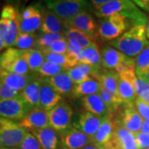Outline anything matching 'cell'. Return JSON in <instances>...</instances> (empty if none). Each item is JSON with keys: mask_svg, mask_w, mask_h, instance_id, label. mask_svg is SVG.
Returning a JSON list of instances; mask_svg holds the SVG:
<instances>
[{"mask_svg": "<svg viewBox=\"0 0 149 149\" xmlns=\"http://www.w3.org/2000/svg\"><path fill=\"white\" fill-rule=\"evenodd\" d=\"M149 43L147 39L146 26L135 25L121 37L111 41L110 45L129 57L137 56Z\"/></svg>", "mask_w": 149, "mask_h": 149, "instance_id": "obj_1", "label": "cell"}, {"mask_svg": "<svg viewBox=\"0 0 149 149\" xmlns=\"http://www.w3.org/2000/svg\"><path fill=\"white\" fill-rule=\"evenodd\" d=\"M117 13L127 17L134 25L147 26L148 22L146 14L139 9L132 0L113 1L95 11V14L100 18H104Z\"/></svg>", "mask_w": 149, "mask_h": 149, "instance_id": "obj_2", "label": "cell"}, {"mask_svg": "<svg viewBox=\"0 0 149 149\" xmlns=\"http://www.w3.org/2000/svg\"><path fill=\"white\" fill-rule=\"evenodd\" d=\"M135 26L132 22L121 14H113L104 18H102L98 25V36L103 40L113 41L129 28Z\"/></svg>", "mask_w": 149, "mask_h": 149, "instance_id": "obj_3", "label": "cell"}, {"mask_svg": "<svg viewBox=\"0 0 149 149\" xmlns=\"http://www.w3.org/2000/svg\"><path fill=\"white\" fill-rule=\"evenodd\" d=\"M45 3L63 22L69 21L83 11L91 9V4L87 0H52Z\"/></svg>", "mask_w": 149, "mask_h": 149, "instance_id": "obj_4", "label": "cell"}, {"mask_svg": "<svg viewBox=\"0 0 149 149\" xmlns=\"http://www.w3.org/2000/svg\"><path fill=\"white\" fill-rule=\"evenodd\" d=\"M28 129L8 118L0 119V145L8 148L17 149L26 138Z\"/></svg>", "mask_w": 149, "mask_h": 149, "instance_id": "obj_5", "label": "cell"}, {"mask_svg": "<svg viewBox=\"0 0 149 149\" xmlns=\"http://www.w3.org/2000/svg\"><path fill=\"white\" fill-rule=\"evenodd\" d=\"M73 109L65 100H61L57 105L48 111L49 126L56 132H62L72 127Z\"/></svg>", "mask_w": 149, "mask_h": 149, "instance_id": "obj_6", "label": "cell"}, {"mask_svg": "<svg viewBox=\"0 0 149 149\" xmlns=\"http://www.w3.org/2000/svg\"><path fill=\"white\" fill-rule=\"evenodd\" d=\"M1 70L20 74H30L29 66L22 57L21 50L10 47L2 52L0 58Z\"/></svg>", "mask_w": 149, "mask_h": 149, "instance_id": "obj_7", "label": "cell"}, {"mask_svg": "<svg viewBox=\"0 0 149 149\" xmlns=\"http://www.w3.org/2000/svg\"><path fill=\"white\" fill-rule=\"evenodd\" d=\"M31 109L32 107L28 105L22 98L0 100L1 118L10 120H20Z\"/></svg>", "mask_w": 149, "mask_h": 149, "instance_id": "obj_8", "label": "cell"}, {"mask_svg": "<svg viewBox=\"0 0 149 149\" xmlns=\"http://www.w3.org/2000/svg\"><path fill=\"white\" fill-rule=\"evenodd\" d=\"M118 123L133 134L139 133L143 123V118L137 111L134 105L124 104L114 113Z\"/></svg>", "mask_w": 149, "mask_h": 149, "instance_id": "obj_9", "label": "cell"}, {"mask_svg": "<svg viewBox=\"0 0 149 149\" xmlns=\"http://www.w3.org/2000/svg\"><path fill=\"white\" fill-rule=\"evenodd\" d=\"M60 149H80L92 143V138L73 126L59 133Z\"/></svg>", "mask_w": 149, "mask_h": 149, "instance_id": "obj_10", "label": "cell"}, {"mask_svg": "<svg viewBox=\"0 0 149 149\" xmlns=\"http://www.w3.org/2000/svg\"><path fill=\"white\" fill-rule=\"evenodd\" d=\"M65 30L67 28H74L85 32L87 35L95 38L98 35V25L95 17L88 11H83L77 16L69 21L63 22Z\"/></svg>", "mask_w": 149, "mask_h": 149, "instance_id": "obj_11", "label": "cell"}, {"mask_svg": "<svg viewBox=\"0 0 149 149\" xmlns=\"http://www.w3.org/2000/svg\"><path fill=\"white\" fill-rule=\"evenodd\" d=\"M103 147L107 149H139L135 135L118 123L110 141Z\"/></svg>", "mask_w": 149, "mask_h": 149, "instance_id": "obj_12", "label": "cell"}, {"mask_svg": "<svg viewBox=\"0 0 149 149\" xmlns=\"http://www.w3.org/2000/svg\"><path fill=\"white\" fill-rule=\"evenodd\" d=\"M104 118L94 114L88 111L80 112L77 114L72 126L86 135L93 138L98 132Z\"/></svg>", "mask_w": 149, "mask_h": 149, "instance_id": "obj_13", "label": "cell"}, {"mask_svg": "<svg viewBox=\"0 0 149 149\" xmlns=\"http://www.w3.org/2000/svg\"><path fill=\"white\" fill-rule=\"evenodd\" d=\"M18 123L30 131L47 128L49 126L48 111L41 107H33Z\"/></svg>", "mask_w": 149, "mask_h": 149, "instance_id": "obj_14", "label": "cell"}, {"mask_svg": "<svg viewBox=\"0 0 149 149\" xmlns=\"http://www.w3.org/2000/svg\"><path fill=\"white\" fill-rule=\"evenodd\" d=\"M1 15L7 17L8 18V30L4 45V49H8L14 47L17 39L20 35L19 14L13 6L5 5L2 9Z\"/></svg>", "mask_w": 149, "mask_h": 149, "instance_id": "obj_15", "label": "cell"}, {"mask_svg": "<svg viewBox=\"0 0 149 149\" xmlns=\"http://www.w3.org/2000/svg\"><path fill=\"white\" fill-rule=\"evenodd\" d=\"M137 78L135 71H128L119 74L118 92L125 104L134 105L137 94L134 89V81Z\"/></svg>", "mask_w": 149, "mask_h": 149, "instance_id": "obj_16", "label": "cell"}, {"mask_svg": "<svg viewBox=\"0 0 149 149\" xmlns=\"http://www.w3.org/2000/svg\"><path fill=\"white\" fill-rule=\"evenodd\" d=\"M117 124L118 123L114 113L104 118L98 132L92 138V143L103 147L107 143H109L114 133Z\"/></svg>", "mask_w": 149, "mask_h": 149, "instance_id": "obj_17", "label": "cell"}, {"mask_svg": "<svg viewBox=\"0 0 149 149\" xmlns=\"http://www.w3.org/2000/svg\"><path fill=\"white\" fill-rule=\"evenodd\" d=\"M62 100V95H60L47 80L42 77L40 88V107L49 111L57 105Z\"/></svg>", "mask_w": 149, "mask_h": 149, "instance_id": "obj_18", "label": "cell"}, {"mask_svg": "<svg viewBox=\"0 0 149 149\" xmlns=\"http://www.w3.org/2000/svg\"><path fill=\"white\" fill-rule=\"evenodd\" d=\"M31 133L39 141L42 149H60L61 141L59 133L50 126L32 130Z\"/></svg>", "mask_w": 149, "mask_h": 149, "instance_id": "obj_19", "label": "cell"}, {"mask_svg": "<svg viewBox=\"0 0 149 149\" xmlns=\"http://www.w3.org/2000/svg\"><path fill=\"white\" fill-rule=\"evenodd\" d=\"M81 104L85 111L92 113L100 117L105 118L111 114L109 108L99 93L82 98Z\"/></svg>", "mask_w": 149, "mask_h": 149, "instance_id": "obj_20", "label": "cell"}, {"mask_svg": "<svg viewBox=\"0 0 149 149\" xmlns=\"http://www.w3.org/2000/svg\"><path fill=\"white\" fill-rule=\"evenodd\" d=\"M42 24L40 29L42 33H65L63 22L48 8L42 7Z\"/></svg>", "mask_w": 149, "mask_h": 149, "instance_id": "obj_21", "label": "cell"}, {"mask_svg": "<svg viewBox=\"0 0 149 149\" xmlns=\"http://www.w3.org/2000/svg\"><path fill=\"white\" fill-rule=\"evenodd\" d=\"M36 74H20L16 73L8 72L3 70H1L0 71V78L1 82L4 83L8 86L11 88L22 91L25 89L27 84L33 79V77Z\"/></svg>", "mask_w": 149, "mask_h": 149, "instance_id": "obj_22", "label": "cell"}, {"mask_svg": "<svg viewBox=\"0 0 149 149\" xmlns=\"http://www.w3.org/2000/svg\"><path fill=\"white\" fill-rule=\"evenodd\" d=\"M42 77L37 74L21 92L23 100L28 105L33 107H40V88Z\"/></svg>", "mask_w": 149, "mask_h": 149, "instance_id": "obj_23", "label": "cell"}, {"mask_svg": "<svg viewBox=\"0 0 149 149\" xmlns=\"http://www.w3.org/2000/svg\"><path fill=\"white\" fill-rule=\"evenodd\" d=\"M45 79L47 80L48 83L52 85L60 95L68 96V97L71 95L74 84L68 74L67 70L62 73H60L57 75L49 77V78H45Z\"/></svg>", "mask_w": 149, "mask_h": 149, "instance_id": "obj_24", "label": "cell"}, {"mask_svg": "<svg viewBox=\"0 0 149 149\" xmlns=\"http://www.w3.org/2000/svg\"><path fill=\"white\" fill-rule=\"evenodd\" d=\"M101 56L102 67L105 70H114L127 58L126 55L111 46H105L103 48Z\"/></svg>", "mask_w": 149, "mask_h": 149, "instance_id": "obj_25", "label": "cell"}, {"mask_svg": "<svg viewBox=\"0 0 149 149\" xmlns=\"http://www.w3.org/2000/svg\"><path fill=\"white\" fill-rule=\"evenodd\" d=\"M100 89H101V85L99 82V80H97L93 77H90L89 79L83 81L82 83L74 85L70 97L73 99L84 98L86 96L100 93Z\"/></svg>", "mask_w": 149, "mask_h": 149, "instance_id": "obj_26", "label": "cell"}, {"mask_svg": "<svg viewBox=\"0 0 149 149\" xmlns=\"http://www.w3.org/2000/svg\"><path fill=\"white\" fill-rule=\"evenodd\" d=\"M98 80L105 90L116 95H119V74H118L114 70L103 69Z\"/></svg>", "mask_w": 149, "mask_h": 149, "instance_id": "obj_27", "label": "cell"}, {"mask_svg": "<svg viewBox=\"0 0 149 149\" xmlns=\"http://www.w3.org/2000/svg\"><path fill=\"white\" fill-rule=\"evenodd\" d=\"M21 54L22 57L26 61L29 69L32 72H37L46 61L45 54L41 50H21Z\"/></svg>", "mask_w": 149, "mask_h": 149, "instance_id": "obj_28", "label": "cell"}, {"mask_svg": "<svg viewBox=\"0 0 149 149\" xmlns=\"http://www.w3.org/2000/svg\"><path fill=\"white\" fill-rule=\"evenodd\" d=\"M65 35L67 40H74L80 43V46L85 48L89 47L94 45H97L95 38L87 35L85 32L74 28H67L65 30Z\"/></svg>", "mask_w": 149, "mask_h": 149, "instance_id": "obj_29", "label": "cell"}, {"mask_svg": "<svg viewBox=\"0 0 149 149\" xmlns=\"http://www.w3.org/2000/svg\"><path fill=\"white\" fill-rule=\"evenodd\" d=\"M91 65L95 69L102 70V56L98 45H94L84 49L83 62Z\"/></svg>", "mask_w": 149, "mask_h": 149, "instance_id": "obj_30", "label": "cell"}, {"mask_svg": "<svg viewBox=\"0 0 149 149\" xmlns=\"http://www.w3.org/2000/svg\"><path fill=\"white\" fill-rule=\"evenodd\" d=\"M99 94H100V95L101 96V98L103 99V100L104 101L107 107L109 108L111 114L116 113L125 104V103L123 102V100L121 99L120 96L116 95L113 94L111 92L108 91L102 86Z\"/></svg>", "mask_w": 149, "mask_h": 149, "instance_id": "obj_31", "label": "cell"}, {"mask_svg": "<svg viewBox=\"0 0 149 149\" xmlns=\"http://www.w3.org/2000/svg\"><path fill=\"white\" fill-rule=\"evenodd\" d=\"M42 24V13L27 19H22L19 16L20 33H35L40 30Z\"/></svg>", "mask_w": 149, "mask_h": 149, "instance_id": "obj_32", "label": "cell"}, {"mask_svg": "<svg viewBox=\"0 0 149 149\" xmlns=\"http://www.w3.org/2000/svg\"><path fill=\"white\" fill-rule=\"evenodd\" d=\"M38 35L36 33H20L14 47L18 50H30L37 47Z\"/></svg>", "mask_w": 149, "mask_h": 149, "instance_id": "obj_33", "label": "cell"}, {"mask_svg": "<svg viewBox=\"0 0 149 149\" xmlns=\"http://www.w3.org/2000/svg\"><path fill=\"white\" fill-rule=\"evenodd\" d=\"M65 35L64 32L61 33H42L38 35L37 47V50L45 51L50 47L55 42L65 38Z\"/></svg>", "mask_w": 149, "mask_h": 149, "instance_id": "obj_34", "label": "cell"}, {"mask_svg": "<svg viewBox=\"0 0 149 149\" xmlns=\"http://www.w3.org/2000/svg\"><path fill=\"white\" fill-rule=\"evenodd\" d=\"M68 70L64 66L59 65L57 64L52 63L51 61H46L44 62V64L41 66V68L37 71L38 74L43 77V78H49V77H52L55 75H57L60 73H62L64 71Z\"/></svg>", "mask_w": 149, "mask_h": 149, "instance_id": "obj_35", "label": "cell"}, {"mask_svg": "<svg viewBox=\"0 0 149 149\" xmlns=\"http://www.w3.org/2000/svg\"><path fill=\"white\" fill-rule=\"evenodd\" d=\"M136 74H139L149 68V43L136 56Z\"/></svg>", "mask_w": 149, "mask_h": 149, "instance_id": "obj_36", "label": "cell"}, {"mask_svg": "<svg viewBox=\"0 0 149 149\" xmlns=\"http://www.w3.org/2000/svg\"><path fill=\"white\" fill-rule=\"evenodd\" d=\"M134 89L137 94V97H139L140 99L149 104V84L137 76L134 81Z\"/></svg>", "mask_w": 149, "mask_h": 149, "instance_id": "obj_37", "label": "cell"}, {"mask_svg": "<svg viewBox=\"0 0 149 149\" xmlns=\"http://www.w3.org/2000/svg\"><path fill=\"white\" fill-rule=\"evenodd\" d=\"M67 54L74 57L79 61V64L83 62L84 49L78 42L74 40H68V52Z\"/></svg>", "mask_w": 149, "mask_h": 149, "instance_id": "obj_38", "label": "cell"}, {"mask_svg": "<svg viewBox=\"0 0 149 149\" xmlns=\"http://www.w3.org/2000/svg\"><path fill=\"white\" fill-rule=\"evenodd\" d=\"M17 98H22L20 91L11 88L3 82L0 83V100L17 99Z\"/></svg>", "mask_w": 149, "mask_h": 149, "instance_id": "obj_39", "label": "cell"}, {"mask_svg": "<svg viewBox=\"0 0 149 149\" xmlns=\"http://www.w3.org/2000/svg\"><path fill=\"white\" fill-rule=\"evenodd\" d=\"M67 72H68V74L70 76V78L73 80L74 85L80 84L83 81H85V80H86L87 79H89L91 77V76H89V75H87V74H85V72L80 69L78 65L74 66L72 68H70L67 70Z\"/></svg>", "mask_w": 149, "mask_h": 149, "instance_id": "obj_40", "label": "cell"}, {"mask_svg": "<svg viewBox=\"0 0 149 149\" xmlns=\"http://www.w3.org/2000/svg\"><path fill=\"white\" fill-rule=\"evenodd\" d=\"M17 149H42V148L37 138L29 132L21 145Z\"/></svg>", "mask_w": 149, "mask_h": 149, "instance_id": "obj_41", "label": "cell"}, {"mask_svg": "<svg viewBox=\"0 0 149 149\" xmlns=\"http://www.w3.org/2000/svg\"><path fill=\"white\" fill-rule=\"evenodd\" d=\"M43 52H50L54 53L67 54L68 52V40L66 37L58 40L50 47L43 51Z\"/></svg>", "mask_w": 149, "mask_h": 149, "instance_id": "obj_42", "label": "cell"}, {"mask_svg": "<svg viewBox=\"0 0 149 149\" xmlns=\"http://www.w3.org/2000/svg\"><path fill=\"white\" fill-rule=\"evenodd\" d=\"M114 70L117 72L118 74H122V73L128 72V71H135L136 72L135 60L129 57V56H127V58L118 65L114 69Z\"/></svg>", "mask_w": 149, "mask_h": 149, "instance_id": "obj_43", "label": "cell"}, {"mask_svg": "<svg viewBox=\"0 0 149 149\" xmlns=\"http://www.w3.org/2000/svg\"><path fill=\"white\" fill-rule=\"evenodd\" d=\"M134 106L141 117L143 119L149 120V104L140 99L139 97H137L134 102Z\"/></svg>", "mask_w": 149, "mask_h": 149, "instance_id": "obj_44", "label": "cell"}, {"mask_svg": "<svg viewBox=\"0 0 149 149\" xmlns=\"http://www.w3.org/2000/svg\"><path fill=\"white\" fill-rule=\"evenodd\" d=\"M8 30V18L5 16L1 15L0 19V50L4 49L5 39Z\"/></svg>", "mask_w": 149, "mask_h": 149, "instance_id": "obj_45", "label": "cell"}, {"mask_svg": "<svg viewBox=\"0 0 149 149\" xmlns=\"http://www.w3.org/2000/svg\"><path fill=\"white\" fill-rule=\"evenodd\" d=\"M139 149H147L149 147V134L148 133L139 132L134 134Z\"/></svg>", "mask_w": 149, "mask_h": 149, "instance_id": "obj_46", "label": "cell"}, {"mask_svg": "<svg viewBox=\"0 0 149 149\" xmlns=\"http://www.w3.org/2000/svg\"><path fill=\"white\" fill-rule=\"evenodd\" d=\"M113 1H116V0H91V3L93 5V8L95 10L99 9L102 6L105 5V4L110 3V2H113Z\"/></svg>", "mask_w": 149, "mask_h": 149, "instance_id": "obj_47", "label": "cell"}, {"mask_svg": "<svg viewBox=\"0 0 149 149\" xmlns=\"http://www.w3.org/2000/svg\"><path fill=\"white\" fill-rule=\"evenodd\" d=\"M137 76H138L139 78H140V79L145 80L148 84H149V68L148 70H146L143 72L137 74Z\"/></svg>", "mask_w": 149, "mask_h": 149, "instance_id": "obj_48", "label": "cell"}, {"mask_svg": "<svg viewBox=\"0 0 149 149\" xmlns=\"http://www.w3.org/2000/svg\"><path fill=\"white\" fill-rule=\"evenodd\" d=\"M145 133H148L149 134V120L143 119V123H142V127H141V131Z\"/></svg>", "mask_w": 149, "mask_h": 149, "instance_id": "obj_49", "label": "cell"}, {"mask_svg": "<svg viewBox=\"0 0 149 149\" xmlns=\"http://www.w3.org/2000/svg\"><path fill=\"white\" fill-rule=\"evenodd\" d=\"M101 148L100 146H99V145H97V144L95 143H91L89 144V145H86L85 147H83V148H81L80 149H100Z\"/></svg>", "mask_w": 149, "mask_h": 149, "instance_id": "obj_50", "label": "cell"}, {"mask_svg": "<svg viewBox=\"0 0 149 149\" xmlns=\"http://www.w3.org/2000/svg\"><path fill=\"white\" fill-rule=\"evenodd\" d=\"M137 5L139 6L141 3H149V0H132Z\"/></svg>", "mask_w": 149, "mask_h": 149, "instance_id": "obj_51", "label": "cell"}, {"mask_svg": "<svg viewBox=\"0 0 149 149\" xmlns=\"http://www.w3.org/2000/svg\"><path fill=\"white\" fill-rule=\"evenodd\" d=\"M139 6L140 8H142L143 9H144V10H147L149 12V3H141Z\"/></svg>", "mask_w": 149, "mask_h": 149, "instance_id": "obj_52", "label": "cell"}, {"mask_svg": "<svg viewBox=\"0 0 149 149\" xmlns=\"http://www.w3.org/2000/svg\"><path fill=\"white\" fill-rule=\"evenodd\" d=\"M149 33V19L148 23H147V26H146V34H148Z\"/></svg>", "mask_w": 149, "mask_h": 149, "instance_id": "obj_53", "label": "cell"}, {"mask_svg": "<svg viewBox=\"0 0 149 149\" xmlns=\"http://www.w3.org/2000/svg\"><path fill=\"white\" fill-rule=\"evenodd\" d=\"M0 149H13V148H4V147H1Z\"/></svg>", "mask_w": 149, "mask_h": 149, "instance_id": "obj_54", "label": "cell"}, {"mask_svg": "<svg viewBox=\"0 0 149 149\" xmlns=\"http://www.w3.org/2000/svg\"><path fill=\"white\" fill-rule=\"evenodd\" d=\"M100 149H107V148H104V147H101V148H100Z\"/></svg>", "mask_w": 149, "mask_h": 149, "instance_id": "obj_55", "label": "cell"}, {"mask_svg": "<svg viewBox=\"0 0 149 149\" xmlns=\"http://www.w3.org/2000/svg\"><path fill=\"white\" fill-rule=\"evenodd\" d=\"M147 37H148V38L149 39V33H148V34H147Z\"/></svg>", "mask_w": 149, "mask_h": 149, "instance_id": "obj_56", "label": "cell"}, {"mask_svg": "<svg viewBox=\"0 0 149 149\" xmlns=\"http://www.w3.org/2000/svg\"><path fill=\"white\" fill-rule=\"evenodd\" d=\"M44 1H52V0H44Z\"/></svg>", "mask_w": 149, "mask_h": 149, "instance_id": "obj_57", "label": "cell"}, {"mask_svg": "<svg viewBox=\"0 0 149 149\" xmlns=\"http://www.w3.org/2000/svg\"><path fill=\"white\" fill-rule=\"evenodd\" d=\"M147 149H149V147H148V148H147Z\"/></svg>", "mask_w": 149, "mask_h": 149, "instance_id": "obj_58", "label": "cell"}, {"mask_svg": "<svg viewBox=\"0 0 149 149\" xmlns=\"http://www.w3.org/2000/svg\"><path fill=\"white\" fill-rule=\"evenodd\" d=\"M27 1H28V0H27Z\"/></svg>", "mask_w": 149, "mask_h": 149, "instance_id": "obj_59", "label": "cell"}]
</instances>
